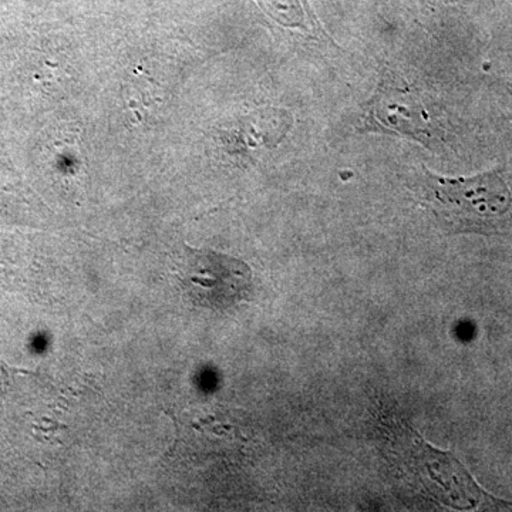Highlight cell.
Masks as SVG:
<instances>
[{
  "label": "cell",
  "instance_id": "cell-4",
  "mask_svg": "<svg viewBox=\"0 0 512 512\" xmlns=\"http://www.w3.org/2000/svg\"><path fill=\"white\" fill-rule=\"evenodd\" d=\"M392 450L400 454L406 470L419 478L421 485L427 487L430 481L436 483L434 485L446 494V504L456 508H473L483 504L503 505L488 497L456 458L429 446L407 424H399L394 429Z\"/></svg>",
  "mask_w": 512,
  "mask_h": 512
},
{
  "label": "cell",
  "instance_id": "cell-2",
  "mask_svg": "<svg viewBox=\"0 0 512 512\" xmlns=\"http://www.w3.org/2000/svg\"><path fill=\"white\" fill-rule=\"evenodd\" d=\"M365 133L389 134L417 141L436 150L446 137V127L426 94L392 70H384L375 94L362 116Z\"/></svg>",
  "mask_w": 512,
  "mask_h": 512
},
{
  "label": "cell",
  "instance_id": "cell-1",
  "mask_svg": "<svg viewBox=\"0 0 512 512\" xmlns=\"http://www.w3.org/2000/svg\"><path fill=\"white\" fill-rule=\"evenodd\" d=\"M424 202L451 234L512 238V184L504 168L458 178L424 170Z\"/></svg>",
  "mask_w": 512,
  "mask_h": 512
},
{
  "label": "cell",
  "instance_id": "cell-3",
  "mask_svg": "<svg viewBox=\"0 0 512 512\" xmlns=\"http://www.w3.org/2000/svg\"><path fill=\"white\" fill-rule=\"evenodd\" d=\"M177 276L185 295L201 308L225 309L248 301L254 291L251 268L241 259L184 247Z\"/></svg>",
  "mask_w": 512,
  "mask_h": 512
}]
</instances>
